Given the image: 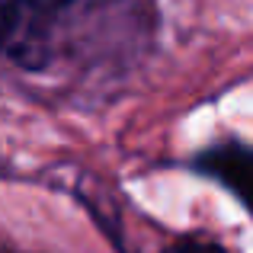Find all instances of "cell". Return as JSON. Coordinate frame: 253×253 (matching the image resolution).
Returning a JSON list of instances; mask_svg holds the SVG:
<instances>
[{"mask_svg": "<svg viewBox=\"0 0 253 253\" xmlns=\"http://www.w3.org/2000/svg\"><path fill=\"white\" fill-rule=\"evenodd\" d=\"M19 6L23 0H0V55L6 51L13 39V29H16V19H19Z\"/></svg>", "mask_w": 253, "mask_h": 253, "instance_id": "obj_2", "label": "cell"}, {"mask_svg": "<svg viewBox=\"0 0 253 253\" xmlns=\"http://www.w3.org/2000/svg\"><path fill=\"white\" fill-rule=\"evenodd\" d=\"M164 253H228V250L218 247V244H211V241H202V237H186V241L170 244Z\"/></svg>", "mask_w": 253, "mask_h": 253, "instance_id": "obj_3", "label": "cell"}, {"mask_svg": "<svg viewBox=\"0 0 253 253\" xmlns=\"http://www.w3.org/2000/svg\"><path fill=\"white\" fill-rule=\"evenodd\" d=\"M196 167L209 179H215L224 189H231L241 202L250 199L247 186H250V176H253V154L244 141H224V144H215V148L202 151Z\"/></svg>", "mask_w": 253, "mask_h": 253, "instance_id": "obj_1", "label": "cell"}]
</instances>
